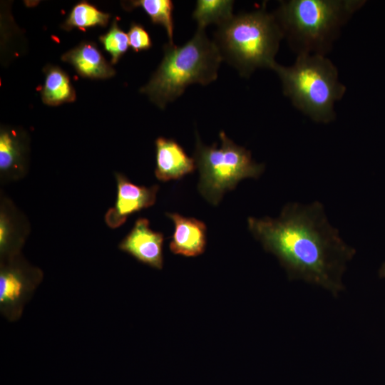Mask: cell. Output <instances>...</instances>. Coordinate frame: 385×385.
I'll use <instances>...</instances> for the list:
<instances>
[{"label":"cell","instance_id":"cell-19","mask_svg":"<svg viewBox=\"0 0 385 385\" xmlns=\"http://www.w3.org/2000/svg\"><path fill=\"white\" fill-rule=\"evenodd\" d=\"M129 46L136 52L149 49L152 41L148 33L140 24L133 23L128 32Z\"/></svg>","mask_w":385,"mask_h":385},{"label":"cell","instance_id":"cell-9","mask_svg":"<svg viewBox=\"0 0 385 385\" xmlns=\"http://www.w3.org/2000/svg\"><path fill=\"white\" fill-rule=\"evenodd\" d=\"M174 223V232L170 242V251L185 257L202 254L207 244V227L194 217H187L176 212L166 213Z\"/></svg>","mask_w":385,"mask_h":385},{"label":"cell","instance_id":"cell-17","mask_svg":"<svg viewBox=\"0 0 385 385\" xmlns=\"http://www.w3.org/2000/svg\"><path fill=\"white\" fill-rule=\"evenodd\" d=\"M20 157V148L14 135L9 131L0 135V168L6 170L14 166Z\"/></svg>","mask_w":385,"mask_h":385},{"label":"cell","instance_id":"cell-5","mask_svg":"<svg viewBox=\"0 0 385 385\" xmlns=\"http://www.w3.org/2000/svg\"><path fill=\"white\" fill-rule=\"evenodd\" d=\"M272 69L282 82L284 94L297 108L316 122L334 119V103L346 88L339 81L336 66L324 55L299 54L293 65L276 63Z\"/></svg>","mask_w":385,"mask_h":385},{"label":"cell","instance_id":"cell-6","mask_svg":"<svg viewBox=\"0 0 385 385\" xmlns=\"http://www.w3.org/2000/svg\"><path fill=\"white\" fill-rule=\"evenodd\" d=\"M221 145L204 144L195 134L194 159L200 173L197 189L210 204L217 205L225 192L233 190L247 178H258L265 165L255 162L250 151L235 144L224 131L219 134Z\"/></svg>","mask_w":385,"mask_h":385},{"label":"cell","instance_id":"cell-20","mask_svg":"<svg viewBox=\"0 0 385 385\" xmlns=\"http://www.w3.org/2000/svg\"><path fill=\"white\" fill-rule=\"evenodd\" d=\"M6 223L4 221V219L2 217L1 218V223H0V242L1 246L4 245L6 241Z\"/></svg>","mask_w":385,"mask_h":385},{"label":"cell","instance_id":"cell-3","mask_svg":"<svg viewBox=\"0 0 385 385\" xmlns=\"http://www.w3.org/2000/svg\"><path fill=\"white\" fill-rule=\"evenodd\" d=\"M364 1L289 0L274 14L291 46L299 54H321L330 48L342 26Z\"/></svg>","mask_w":385,"mask_h":385},{"label":"cell","instance_id":"cell-2","mask_svg":"<svg viewBox=\"0 0 385 385\" xmlns=\"http://www.w3.org/2000/svg\"><path fill=\"white\" fill-rule=\"evenodd\" d=\"M163 58L149 81L140 89L160 109L180 97L192 83L207 85L215 81L222 61L215 43L205 29L180 46L165 43Z\"/></svg>","mask_w":385,"mask_h":385},{"label":"cell","instance_id":"cell-14","mask_svg":"<svg viewBox=\"0 0 385 385\" xmlns=\"http://www.w3.org/2000/svg\"><path fill=\"white\" fill-rule=\"evenodd\" d=\"M125 9L142 8L153 24L163 26L168 34L170 43H173L174 5L170 0H135L124 4Z\"/></svg>","mask_w":385,"mask_h":385},{"label":"cell","instance_id":"cell-10","mask_svg":"<svg viewBox=\"0 0 385 385\" xmlns=\"http://www.w3.org/2000/svg\"><path fill=\"white\" fill-rule=\"evenodd\" d=\"M155 175L163 182L178 180L192 173L196 163L175 140L159 137L155 140Z\"/></svg>","mask_w":385,"mask_h":385},{"label":"cell","instance_id":"cell-11","mask_svg":"<svg viewBox=\"0 0 385 385\" xmlns=\"http://www.w3.org/2000/svg\"><path fill=\"white\" fill-rule=\"evenodd\" d=\"M63 61L71 64L81 76L93 79H106L115 75V70L104 58L96 45L84 41L65 53Z\"/></svg>","mask_w":385,"mask_h":385},{"label":"cell","instance_id":"cell-13","mask_svg":"<svg viewBox=\"0 0 385 385\" xmlns=\"http://www.w3.org/2000/svg\"><path fill=\"white\" fill-rule=\"evenodd\" d=\"M233 5L231 0H198L192 16L197 29H205L210 24L220 26L233 16Z\"/></svg>","mask_w":385,"mask_h":385},{"label":"cell","instance_id":"cell-7","mask_svg":"<svg viewBox=\"0 0 385 385\" xmlns=\"http://www.w3.org/2000/svg\"><path fill=\"white\" fill-rule=\"evenodd\" d=\"M115 177L118 188L116 201L105 216L106 222L111 228L120 227L133 212L154 205L159 189L158 185L150 187L135 185L119 173Z\"/></svg>","mask_w":385,"mask_h":385},{"label":"cell","instance_id":"cell-15","mask_svg":"<svg viewBox=\"0 0 385 385\" xmlns=\"http://www.w3.org/2000/svg\"><path fill=\"white\" fill-rule=\"evenodd\" d=\"M109 19L108 14L99 11L88 2L81 1L73 8L62 27L69 31L73 28L83 29L96 26H105Z\"/></svg>","mask_w":385,"mask_h":385},{"label":"cell","instance_id":"cell-4","mask_svg":"<svg viewBox=\"0 0 385 385\" xmlns=\"http://www.w3.org/2000/svg\"><path fill=\"white\" fill-rule=\"evenodd\" d=\"M215 36L222 60L249 77L257 68H272L283 34L274 15L262 8L233 15Z\"/></svg>","mask_w":385,"mask_h":385},{"label":"cell","instance_id":"cell-21","mask_svg":"<svg viewBox=\"0 0 385 385\" xmlns=\"http://www.w3.org/2000/svg\"><path fill=\"white\" fill-rule=\"evenodd\" d=\"M379 275L380 277L385 278V262L382 264L379 271Z\"/></svg>","mask_w":385,"mask_h":385},{"label":"cell","instance_id":"cell-12","mask_svg":"<svg viewBox=\"0 0 385 385\" xmlns=\"http://www.w3.org/2000/svg\"><path fill=\"white\" fill-rule=\"evenodd\" d=\"M46 78L42 88V101L48 106H58L72 102L76 98L75 90L68 76L60 68L48 66L45 70Z\"/></svg>","mask_w":385,"mask_h":385},{"label":"cell","instance_id":"cell-8","mask_svg":"<svg viewBox=\"0 0 385 385\" xmlns=\"http://www.w3.org/2000/svg\"><path fill=\"white\" fill-rule=\"evenodd\" d=\"M163 235L152 230L148 220L140 217L121 241L119 248L139 262L161 270L163 266Z\"/></svg>","mask_w":385,"mask_h":385},{"label":"cell","instance_id":"cell-1","mask_svg":"<svg viewBox=\"0 0 385 385\" xmlns=\"http://www.w3.org/2000/svg\"><path fill=\"white\" fill-rule=\"evenodd\" d=\"M247 226L289 279L322 287L334 297L344 291L343 275L356 250L330 224L320 202H289L278 217H250Z\"/></svg>","mask_w":385,"mask_h":385},{"label":"cell","instance_id":"cell-16","mask_svg":"<svg viewBox=\"0 0 385 385\" xmlns=\"http://www.w3.org/2000/svg\"><path fill=\"white\" fill-rule=\"evenodd\" d=\"M99 40L111 54L113 64L118 61L130 46L128 34L119 28L117 19L113 21L108 31L100 36Z\"/></svg>","mask_w":385,"mask_h":385},{"label":"cell","instance_id":"cell-18","mask_svg":"<svg viewBox=\"0 0 385 385\" xmlns=\"http://www.w3.org/2000/svg\"><path fill=\"white\" fill-rule=\"evenodd\" d=\"M23 283L14 272H1L0 276V302L1 304L16 301L21 295Z\"/></svg>","mask_w":385,"mask_h":385}]
</instances>
